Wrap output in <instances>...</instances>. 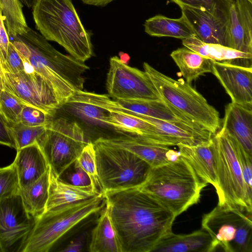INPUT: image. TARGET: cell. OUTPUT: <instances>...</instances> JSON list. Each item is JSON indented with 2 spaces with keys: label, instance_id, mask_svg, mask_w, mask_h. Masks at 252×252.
Instances as JSON below:
<instances>
[{
  "label": "cell",
  "instance_id": "cell-1",
  "mask_svg": "<svg viewBox=\"0 0 252 252\" xmlns=\"http://www.w3.org/2000/svg\"><path fill=\"white\" fill-rule=\"evenodd\" d=\"M104 195L122 252H152L172 232L176 218L165 205L139 188L111 190Z\"/></svg>",
  "mask_w": 252,
  "mask_h": 252
},
{
  "label": "cell",
  "instance_id": "cell-2",
  "mask_svg": "<svg viewBox=\"0 0 252 252\" xmlns=\"http://www.w3.org/2000/svg\"><path fill=\"white\" fill-rule=\"evenodd\" d=\"M10 40L23 60L26 68L42 77L54 90L62 106L76 92L83 90L84 62L56 50L41 34L30 28Z\"/></svg>",
  "mask_w": 252,
  "mask_h": 252
},
{
  "label": "cell",
  "instance_id": "cell-3",
  "mask_svg": "<svg viewBox=\"0 0 252 252\" xmlns=\"http://www.w3.org/2000/svg\"><path fill=\"white\" fill-rule=\"evenodd\" d=\"M32 8L36 28L46 40L78 61L92 57L93 33L83 26L72 0H36Z\"/></svg>",
  "mask_w": 252,
  "mask_h": 252
},
{
  "label": "cell",
  "instance_id": "cell-4",
  "mask_svg": "<svg viewBox=\"0 0 252 252\" xmlns=\"http://www.w3.org/2000/svg\"><path fill=\"white\" fill-rule=\"evenodd\" d=\"M207 184L181 156L175 161L152 167L139 188L165 205L177 217L198 203Z\"/></svg>",
  "mask_w": 252,
  "mask_h": 252
},
{
  "label": "cell",
  "instance_id": "cell-5",
  "mask_svg": "<svg viewBox=\"0 0 252 252\" xmlns=\"http://www.w3.org/2000/svg\"><path fill=\"white\" fill-rule=\"evenodd\" d=\"M103 194L44 211L34 219L32 229L21 252H48L70 229L104 208Z\"/></svg>",
  "mask_w": 252,
  "mask_h": 252
},
{
  "label": "cell",
  "instance_id": "cell-6",
  "mask_svg": "<svg viewBox=\"0 0 252 252\" xmlns=\"http://www.w3.org/2000/svg\"><path fill=\"white\" fill-rule=\"evenodd\" d=\"M146 73L160 98L204 130L215 135L221 128L219 112L183 79L175 80L144 63Z\"/></svg>",
  "mask_w": 252,
  "mask_h": 252
},
{
  "label": "cell",
  "instance_id": "cell-7",
  "mask_svg": "<svg viewBox=\"0 0 252 252\" xmlns=\"http://www.w3.org/2000/svg\"><path fill=\"white\" fill-rule=\"evenodd\" d=\"M213 138L219 185L218 205L252 213V192L246 185L238 159L237 141L221 127Z\"/></svg>",
  "mask_w": 252,
  "mask_h": 252
},
{
  "label": "cell",
  "instance_id": "cell-8",
  "mask_svg": "<svg viewBox=\"0 0 252 252\" xmlns=\"http://www.w3.org/2000/svg\"><path fill=\"white\" fill-rule=\"evenodd\" d=\"M97 173L103 194L108 191L139 188L152 168L146 161L125 149L95 140Z\"/></svg>",
  "mask_w": 252,
  "mask_h": 252
},
{
  "label": "cell",
  "instance_id": "cell-9",
  "mask_svg": "<svg viewBox=\"0 0 252 252\" xmlns=\"http://www.w3.org/2000/svg\"><path fill=\"white\" fill-rule=\"evenodd\" d=\"M201 225L212 238L213 252H252V213L217 205L203 215Z\"/></svg>",
  "mask_w": 252,
  "mask_h": 252
},
{
  "label": "cell",
  "instance_id": "cell-10",
  "mask_svg": "<svg viewBox=\"0 0 252 252\" xmlns=\"http://www.w3.org/2000/svg\"><path fill=\"white\" fill-rule=\"evenodd\" d=\"M37 142L51 169L57 176L79 157L88 143L82 128L75 122L51 117Z\"/></svg>",
  "mask_w": 252,
  "mask_h": 252
},
{
  "label": "cell",
  "instance_id": "cell-11",
  "mask_svg": "<svg viewBox=\"0 0 252 252\" xmlns=\"http://www.w3.org/2000/svg\"><path fill=\"white\" fill-rule=\"evenodd\" d=\"M1 79L3 89L26 105L36 108L52 117L62 106L52 87L32 70L26 68L14 74L2 71Z\"/></svg>",
  "mask_w": 252,
  "mask_h": 252
},
{
  "label": "cell",
  "instance_id": "cell-12",
  "mask_svg": "<svg viewBox=\"0 0 252 252\" xmlns=\"http://www.w3.org/2000/svg\"><path fill=\"white\" fill-rule=\"evenodd\" d=\"M106 87L109 95L116 100L160 99L144 71L123 63L116 56L109 60Z\"/></svg>",
  "mask_w": 252,
  "mask_h": 252
},
{
  "label": "cell",
  "instance_id": "cell-13",
  "mask_svg": "<svg viewBox=\"0 0 252 252\" xmlns=\"http://www.w3.org/2000/svg\"><path fill=\"white\" fill-rule=\"evenodd\" d=\"M76 94L85 100L107 112L106 125L119 131L143 136L153 143L164 146L155 126L123 108L117 100L111 99L109 95L83 90L78 91Z\"/></svg>",
  "mask_w": 252,
  "mask_h": 252
},
{
  "label": "cell",
  "instance_id": "cell-14",
  "mask_svg": "<svg viewBox=\"0 0 252 252\" xmlns=\"http://www.w3.org/2000/svg\"><path fill=\"white\" fill-rule=\"evenodd\" d=\"M34 222L19 193L0 199V245L2 252H20Z\"/></svg>",
  "mask_w": 252,
  "mask_h": 252
},
{
  "label": "cell",
  "instance_id": "cell-15",
  "mask_svg": "<svg viewBox=\"0 0 252 252\" xmlns=\"http://www.w3.org/2000/svg\"><path fill=\"white\" fill-rule=\"evenodd\" d=\"M124 109L132 113L166 121L207 141L214 135L204 130L162 99L117 100Z\"/></svg>",
  "mask_w": 252,
  "mask_h": 252
},
{
  "label": "cell",
  "instance_id": "cell-16",
  "mask_svg": "<svg viewBox=\"0 0 252 252\" xmlns=\"http://www.w3.org/2000/svg\"><path fill=\"white\" fill-rule=\"evenodd\" d=\"M211 73L224 88L232 102L252 110V67L213 61Z\"/></svg>",
  "mask_w": 252,
  "mask_h": 252
},
{
  "label": "cell",
  "instance_id": "cell-17",
  "mask_svg": "<svg viewBox=\"0 0 252 252\" xmlns=\"http://www.w3.org/2000/svg\"><path fill=\"white\" fill-rule=\"evenodd\" d=\"M96 140L127 150L146 161L152 167L175 161L181 156L179 151L170 149L168 146L153 143L144 136L139 135L100 137Z\"/></svg>",
  "mask_w": 252,
  "mask_h": 252
},
{
  "label": "cell",
  "instance_id": "cell-18",
  "mask_svg": "<svg viewBox=\"0 0 252 252\" xmlns=\"http://www.w3.org/2000/svg\"><path fill=\"white\" fill-rule=\"evenodd\" d=\"M181 10L182 15L197 38L207 43L218 44L229 47V17L217 16L202 9L187 8Z\"/></svg>",
  "mask_w": 252,
  "mask_h": 252
},
{
  "label": "cell",
  "instance_id": "cell-19",
  "mask_svg": "<svg viewBox=\"0 0 252 252\" xmlns=\"http://www.w3.org/2000/svg\"><path fill=\"white\" fill-rule=\"evenodd\" d=\"M229 47L252 54V0H234L229 9Z\"/></svg>",
  "mask_w": 252,
  "mask_h": 252
},
{
  "label": "cell",
  "instance_id": "cell-20",
  "mask_svg": "<svg viewBox=\"0 0 252 252\" xmlns=\"http://www.w3.org/2000/svg\"><path fill=\"white\" fill-rule=\"evenodd\" d=\"M180 155L187 159L199 178L206 184H210L216 192L219 185L215 159L214 140H209L194 146L178 144Z\"/></svg>",
  "mask_w": 252,
  "mask_h": 252
},
{
  "label": "cell",
  "instance_id": "cell-21",
  "mask_svg": "<svg viewBox=\"0 0 252 252\" xmlns=\"http://www.w3.org/2000/svg\"><path fill=\"white\" fill-rule=\"evenodd\" d=\"M221 124V127L252 156V110L231 102L225 106Z\"/></svg>",
  "mask_w": 252,
  "mask_h": 252
},
{
  "label": "cell",
  "instance_id": "cell-22",
  "mask_svg": "<svg viewBox=\"0 0 252 252\" xmlns=\"http://www.w3.org/2000/svg\"><path fill=\"white\" fill-rule=\"evenodd\" d=\"M13 162L17 170L20 188L38 179L49 167L37 142L17 150Z\"/></svg>",
  "mask_w": 252,
  "mask_h": 252
},
{
  "label": "cell",
  "instance_id": "cell-23",
  "mask_svg": "<svg viewBox=\"0 0 252 252\" xmlns=\"http://www.w3.org/2000/svg\"><path fill=\"white\" fill-rule=\"evenodd\" d=\"M152 252H212V239L202 228L188 234L171 232L161 240Z\"/></svg>",
  "mask_w": 252,
  "mask_h": 252
},
{
  "label": "cell",
  "instance_id": "cell-24",
  "mask_svg": "<svg viewBox=\"0 0 252 252\" xmlns=\"http://www.w3.org/2000/svg\"><path fill=\"white\" fill-rule=\"evenodd\" d=\"M100 194L102 193L96 192L92 187H78L63 181L50 167L49 195L44 211L86 200Z\"/></svg>",
  "mask_w": 252,
  "mask_h": 252
},
{
  "label": "cell",
  "instance_id": "cell-25",
  "mask_svg": "<svg viewBox=\"0 0 252 252\" xmlns=\"http://www.w3.org/2000/svg\"><path fill=\"white\" fill-rule=\"evenodd\" d=\"M170 56L180 69V75L190 84L199 76L212 72L213 61L184 47L173 51Z\"/></svg>",
  "mask_w": 252,
  "mask_h": 252
},
{
  "label": "cell",
  "instance_id": "cell-26",
  "mask_svg": "<svg viewBox=\"0 0 252 252\" xmlns=\"http://www.w3.org/2000/svg\"><path fill=\"white\" fill-rule=\"evenodd\" d=\"M145 32L152 36L172 37L186 39L195 35L183 16L178 19L157 15L146 20L144 24Z\"/></svg>",
  "mask_w": 252,
  "mask_h": 252
},
{
  "label": "cell",
  "instance_id": "cell-27",
  "mask_svg": "<svg viewBox=\"0 0 252 252\" xmlns=\"http://www.w3.org/2000/svg\"><path fill=\"white\" fill-rule=\"evenodd\" d=\"M89 248L91 252H122L106 204L92 230Z\"/></svg>",
  "mask_w": 252,
  "mask_h": 252
},
{
  "label": "cell",
  "instance_id": "cell-28",
  "mask_svg": "<svg viewBox=\"0 0 252 252\" xmlns=\"http://www.w3.org/2000/svg\"><path fill=\"white\" fill-rule=\"evenodd\" d=\"M50 166L38 179L20 188V194L28 213L35 219L44 211L48 199Z\"/></svg>",
  "mask_w": 252,
  "mask_h": 252
},
{
  "label": "cell",
  "instance_id": "cell-29",
  "mask_svg": "<svg viewBox=\"0 0 252 252\" xmlns=\"http://www.w3.org/2000/svg\"><path fill=\"white\" fill-rule=\"evenodd\" d=\"M182 44L191 50L214 62L232 63L235 60L252 59V54L238 51L218 44L207 43L195 35L182 40Z\"/></svg>",
  "mask_w": 252,
  "mask_h": 252
},
{
  "label": "cell",
  "instance_id": "cell-30",
  "mask_svg": "<svg viewBox=\"0 0 252 252\" xmlns=\"http://www.w3.org/2000/svg\"><path fill=\"white\" fill-rule=\"evenodd\" d=\"M135 114L140 118L156 126L159 131V134L166 146H177L180 144L194 146L206 141L188 131L166 121Z\"/></svg>",
  "mask_w": 252,
  "mask_h": 252
},
{
  "label": "cell",
  "instance_id": "cell-31",
  "mask_svg": "<svg viewBox=\"0 0 252 252\" xmlns=\"http://www.w3.org/2000/svg\"><path fill=\"white\" fill-rule=\"evenodd\" d=\"M19 0H0V15L9 38L25 32L29 28Z\"/></svg>",
  "mask_w": 252,
  "mask_h": 252
},
{
  "label": "cell",
  "instance_id": "cell-32",
  "mask_svg": "<svg viewBox=\"0 0 252 252\" xmlns=\"http://www.w3.org/2000/svg\"><path fill=\"white\" fill-rule=\"evenodd\" d=\"M65 105L69 106L84 119L105 125L107 112L83 99L76 93L70 97Z\"/></svg>",
  "mask_w": 252,
  "mask_h": 252
},
{
  "label": "cell",
  "instance_id": "cell-33",
  "mask_svg": "<svg viewBox=\"0 0 252 252\" xmlns=\"http://www.w3.org/2000/svg\"><path fill=\"white\" fill-rule=\"evenodd\" d=\"M8 126L16 151L37 142L46 129L45 126H30L20 123Z\"/></svg>",
  "mask_w": 252,
  "mask_h": 252
},
{
  "label": "cell",
  "instance_id": "cell-34",
  "mask_svg": "<svg viewBox=\"0 0 252 252\" xmlns=\"http://www.w3.org/2000/svg\"><path fill=\"white\" fill-rule=\"evenodd\" d=\"M181 9H205L219 17H229V9L234 0H170Z\"/></svg>",
  "mask_w": 252,
  "mask_h": 252
},
{
  "label": "cell",
  "instance_id": "cell-35",
  "mask_svg": "<svg viewBox=\"0 0 252 252\" xmlns=\"http://www.w3.org/2000/svg\"><path fill=\"white\" fill-rule=\"evenodd\" d=\"M25 105L9 92L3 89L0 96V116L8 125L19 123Z\"/></svg>",
  "mask_w": 252,
  "mask_h": 252
},
{
  "label": "cell",
  "instance_id": "cell-36",
  "mask_svg": "<svg viewBox=\"0 0 252 252\" xmlns=\"http://www.w3.org/2000/svg\"><path fill=\"white\" fill-rule=\"evenodd\" d=\"M77 160L90 177L94 189L99 193L103 194L97 173L95 153L93 143L88 142L83 148Z\"/></svg>",
  "mask_w": 252,
  "mask_h": 252
},
{
  "label": "cell",
  "instance_id": "cell-37",
  "mask_svg": "<svg viewBox=\"0 0 252 252\" xmlns=\"http://www.w3.org/2000/svg\"><path fill=\"white\" fill-rule=\"evenodd\" d=\"M20 185L17 170L13 162L0 168V199L19 193Z\"/></svg>",
  "mask_w": 252,
  "mask_h": 252
},
{
  "label": "cell",
  "instance_id": "cell-38",
  "mask_svg": "<svg viewBox=\"0 0 252 252\" xmlns=\"http://www.w3.org/2000/svg\"><path fill=\"white\" fill-rule=\"evenodd\" d=\"M58 177L71 185L81 187H92L91 179L79 165L77 159L70 164Z\"/></svg>",
  "mask_w": 252,
  "mask_h": 252
},
{
  "label": "cell",
  "instance_id": "cell-39",
  "mask_svg": "<svg viewBox=\"0 0 252 252\" xmlns=\"http://www.w3.org/2000/svg\"><path fill=\"white\" fill-rule=\"evenodd\" d=\"M51 117L36 108L25 105L22 111L19 123L30 126H46Z\"/></svg>",
  "mask_w": 252,
  "mask_h": 252
},
{
  "label": "cell",
  "instance_id": "cell-40",
  "mask_svg": "<svg viewBox=\"0 0 252 252\" xmlns=\"http://www.w3.org/2000/svg\"><path fill=\"white\" fill-rule=\"evenodd\" d=\"M26 69L25 63L10 40L6 58L2 67L4 72L17 73Z\"/></svg>",
  "mask_w": 252,
  "mask_h": 252
},
{
  "label": "cell",
  "instance_id": "cell-41",
  "mask_svg": "<svg viewBox=\"0 0 252 252\" xmlns=\"http://www.w3.org/2000/svg\"><path fill=\"white\" fill-rule=\"evenodd\" d=\"M236 150L245 182L249 190L252 192V156L248 154L237 141Z\"/></svg>",
  "mask_w": 252,
  "mask_h": 252
},
{
  "label": "cell",
  "instance_id": "cell-42",
  "mask_svg": "<svg viewBox=\"0 0 252 252\" xmlns=\"http://www.w3.org/2000/svg\"><path fill=\"white\" fill-rule=\"evenodd\" d=\"M10 38L4 24L2 16L0 15V67H2L5 63Z\"/></svg>",
  "mask_w": 252,
  "mask_h": 252
},
{
  "label": "cell",
  "instance_id": "cell-43",
  "mask_svg": "<svg viewBox=\"0 0 252 252\" xmlns=\"http://www.w3.org/2000/svg\"><path fill=\"white\" fill-rule=\"evenodd\" d=\"M0 145L15 149L9 127L6 122L0 116Z\"/></svg>",
  "mask_w": 252,
  "mask_h": 252
},
{
  "label": "cell",
  "instance_id": "cell-44",
  "mask_svg": "<svg viewBox=\"0 0 252 252\" xmlns=\"http://www.w3.org/2000/svg\"><path fill=\"white\" fill-rule=\"evenodd\" d=\"M87 234L86 232H83L60 251L63 252H80L83 251L86 241Z\"/></svg>",
  "mask_w": 252,
  "mask_h": 252
},
{
  "label": "cell",
  "instance_id": "cell-45",
  "mask_svg": "<svg viewBox=\"0 0 252 252\" xmlns=\"http://www.w3.org/2000/svg\"><path fill=\"white\" fill-rule=\"evenodd\" d=\"M84 3L96 6L104 7L115 0H81Z\"/></svg>",
  "mask_w": 252,
  "mask_h": 252
},
{
  "label": "cell",
  "instance_id": "cell-46",
  "mask_svg": "<svg viewBox=\"0 0 252 252\" xmlns=\"http://www.w3.org/2000/svg\"><path fill=\"white\" fill-rule=\"evenodd\" d=\"M119 55L121 62L125 64H128L130 61L129 56L127 53L123 52H120Z\"/></svg>",
  "mask_w": 252,
  "mask_h": 252
},
{
  "label": "cell",
  "instance_id": "cell-47",
  "mask_svg": "<svg viewBox=\"0 0 252 252\" xmlns=\"http://www.w3.org/2000/svg\"><path fill=\"white\" fill-rule=\"evenodd\" d=\"M2 72V69L0 67V96L1 91L3 90V86H2V79H1Z\"/></svg>",
  "mask_w": 252,
  "mask_h": 252
},
{
  "label": "cell",
  "instance_id": "cell-48",
  "mask_svg": "<svg viewBox=\"0 0 252 252\" xmlns=\"http://www.w3.org/2000/svg\"><path fill=\"white\" fill-rule=\"evenodd\" d=\"M0 252H2V250L0 245Z\"/></svg>",
  "mask_w": 252,
  "mask_h": 252
}]
</instances>
